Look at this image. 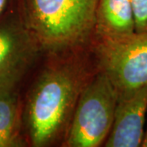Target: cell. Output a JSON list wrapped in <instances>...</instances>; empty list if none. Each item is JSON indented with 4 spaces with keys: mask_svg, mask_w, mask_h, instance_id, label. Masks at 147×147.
<instances>
[{
    "mask_svg": "<svg viewBox=\"0 0 147 147\" xmlns=\"http://www.w3.org/2000/svg\"><path fill=\"white\" fill-rule=\"evenodd\" d=\"M146 123H147V115H146ZM142 147H147V124L146 128L145 129V135H144V139L142 142Z\"/></svg>",
    "mask_w": 147,
    "mask_h": 147,
    "instance_id": "obj_11",
    "label": "cell"
},
{
    "mask_svg": "<svg viewBox=\"0 0 147 147\" xmlns=\"http://www.w3.org/2000/svg\"><path fill=\"white\" fill-rule=\"evenodd\" d=\"M147 115V85L119 98L112 127L103 146H142Z\"/></svg>",
    "mask_w": 147,
    "mask_h": 147,
    "instance_id": "obj_6",
    "label": "cell"
},
{
    "mask_svg": "<svg viewBox=\"0 0 147 147\" xmlns=\"http://www.w3.org/2000/svg\"><path fill=\"white\" fill-rule=\"evenodd\" d=\"M47 56L43 67L21 94L28 146H61L79 96L99 70L92 40Z\"/></svg>",
    "mask_w": 147,
    "mask_h": 147,
    "instance_id": "obj_1",
    "label": "cell"
},
{
    "mask_svg": "<svg viewBox=\"0 0 147 147\" xmlns=\"http://www.w3.org/2000/svg\"><path fill=\"white\" fill-rule=\"evenodd\" d=\"M99 70L115 87L118 99L147 85V33L118 38H92Z\"/></svg>",
    "mask_w": 147,
    "mask_h": 147,
    "instance_id": "obj_5",
    "label": "cell"
},
{
    "mask_svg": "<svg viewBox=\"0 0 147 147\" xmlns=\"http://www.w3.org/2000/svg\"><path fill=\"white\" fill-rule=\"evenodd\" d=\"M117 102L115 87L98 70L79 96L61 146H104L112 127Z\"/></svg>",
    "mask_w": 147,
    "mask_h": 147,
    "instance_id": "obj_4",
    "label": "cell"
},
{
    "mask_svg": "<svg viewBox=\"0 0 147 147\" xmlns=\"http://www.w3.org/2000/svg\"><path fill=\"white\" fill-rule=\"evenodd\" d=\"M40 53L16 0H9L0 15V96L22 93Z\"/></svg>",
    "mask_w": 147,
    "mask_h": 147,
    "instance_id": "obj_3",
    "label": "cell"
},
{
    "mask_svg": "<svg viewBox=\"0 0 147 147\" xmlns=\"http://www.w3.org/2000/svg\"><path fill=\"white\" fill-rule=\"evenodd\" d=\"M98 0H16L42 53L89 43L93 38Z\"/></svg>",
    "mask_w": 147,
    "mask_h": 147,
    "instance_id": "obj_2",
    "label": "cell"
},
{
    "mask_svg": "<svg viewBox=\"0 0 147 147\" xmlns=\"http://www.w3.org/2000/svg\"><path fill=\"white\" fill-rule=\"evenodd\" d=\"M137 33H147V0H131Z\"/></svg>",
    "mask_w": 147,
    "mask_h": 147,
    "instance_id": "obj_9",
    "label": "cell"
},
{
    "mask_svg": "<svg viewBox=\"0 0 147 147\" xmlns=\"http://www.w3.org/2000/svg\"><path fill=\"white\" fill-rule=\"evenodd\" d=\"M135 19L131 0H98L93 38H118L134 34Z\"/></svg>",
    "mask_w": 147,
    "mask_h": 147,
    "instance_id": "obj_7",
    "label": "cell"
},
{
    "mask_svg": "<svg viewBox=\"0 0 147 147\" xmlns=\"http://www.w3.org/2000/svg\"><path fill=\"white\" fill-rule=\"evenodd\" d=\"M8 2H9V0H0V15L3 13V11L5 10Z\"/></svg>",
    "mask_w": 147,
    "mask_h": 147,
    "instance_id": "obj_10",
    "label": "cell"
},
{
    "mask_svg": "<svg viewBox=\"0 0 147 147\" xmlns=\"http://www.w3.org/2000/svg\"><path fill=\"white\" fill-rule=\"evenodd\" d=\"M26 146L21 94L0 96V147Z\"/></svg>",
    "mask_w": 147,
    "mask_h": 147,
    "instance_id": "obj_8",
    "label": "cell"
}]
</instances>
